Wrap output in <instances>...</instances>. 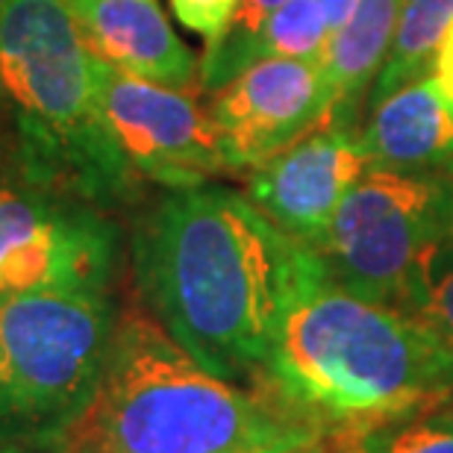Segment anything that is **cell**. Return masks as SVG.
Segmentation results:
<instances>
[{
	"label": "cell",
	"instance_id": "6da1fadb",
	"mask_svg": "<svg viewBox=\"0 0 453 453\" xmlns=\"http://www.w3.org/2000/svg\"><path fill=\"white\" fill-rule=\"evenodd\" d=\"M130 250L150 319L215 377L250 386L292 301L327 274L315 248L212 183L165 188L135 219Z\"/></svg>",
	"mask_w": 453,
	"mask_h": 453
},
{
	"label": "cell",
	"instance_id": "7a4b0ae2",
	"mask_svg": "<svg viewBox=\"0 0 453 453\" xmlns=\"http://www.w3.org/2000/svg\"><path fill=\"white\" fill-rule=\"evenodd\" d=\"M342 453L453 395V350L401 310L324 274L288 306L259 383Z\"/></svg>",
	"mask_w": 453,
	"mask_h": 453
},
{
	"label": "cell",
	"instance_id": "3957f363",
	"mask_svg": "<svg viewBox=\"0 0 453 453\" xmlns=\"http://www.w3.org/2000/svg\"><path fill=\"white\" fill-rule=\"evenodd\" d=\"M0 157L4 174L104 212L139 195L65 0H9L0 15Z\"/></svg>",
	"mask_w": 453,
	"mask_h": 453
},
{
	"label": "cell",
	"instance_id": "277c9868",
	"mask_svg": "<svg viewBox=\"0 0 453 453\" xmlns=\"http://www.w3.org/2000/svg\"><path fill=\"white\" fill-rule=\"evenodd\" d=\"M321 441L262 388L215 377L144 312L118 319L101 392L65 450L286 453Z\"/></svg>",
	"mask_w": 453,
	"mask_h": 453
},
{
	"label": "cell",
	"instance_id": "5b68a950",
	"mask_svg": "<svg viewBox=\"0 0 453 453\" xmlns=\"http://www.w3.org/2000/svg\"><path fill=\"white\" fill-rule=\"evenodd\" d=\"M110 292L0 297V445L62 453L101 392Z\"/></svg>",
	"mask_w": 453,
	"mask_h": 453
},
{
	"label": "cell",
	"instance_id": "8992f818",
	"mask_svg": "<svg viewBox=\"0 0 453 453\" xmlns=\"http://www.w3.org/2000/svg\"><path fill=\"white\" fill-rule=\"evenodd\" d=\"M453 235V171H365L315 253L336 286L406 310Z\"/></svg>",
	"mask_w": 453,
	"mask_h": 453
},
{
	"label": "cell",
	"instance_id": "52a82bcc",
	"mask_svg": "<svg viewBox=\"0 0 453 453\" xmlns=\"http://www.w3.org/2000/svg\"><path fill=\"white\" fill-rule=\"evenodd\" d=\"M121 230L92 203L0 174V297L110 292Z\"/></svg>",
	"mask_w": 453,
	"mask_h": 453
},
{
	"label": "cell",
	"instance_id": "ba28073f",
	"mask_svg": "<svg viewBox=\"0 0 453 453\" xmlns=\"http://www.w3.org/2000/svg\"><path fill=\"white\" fill-rule=\"evenodd\" d=\"M97 106L139 180L188 188L230 174L210 110L192 95L110 65L92 53Z\"/></svg>",
	"mask_w": 453,
	"mask_h": 453
},
{
	"label": "cell",
	"instance_id": "9c48e42d",
	"mask_svg": "<svg viewBox=\"0 0 453 453\" xmlns=\"http://www.w3.org/2000/svg\"><path fill=\"white\" fill-rule=\"evenodd\" d=\"M210 115L230 174H250L333 115L324 57L253 62L212 92Z\"/></svg>",
	"mask_w": 453,
	"mask_h": 453
},
{
	"label": "cell",
	"instance_id": "30bf717a",
	"mask_svg": "<svg viewBox=\"0 0 453 453\" xmlns=\"http://www.w3.org/2000/svg\"><path fill=\"white\" fill-rule=\"evenodd\" d=\"M371 157L348 124L327 118L248 174V197L292 239L319 248Z\"/></svg>",
	"mask_w": 453,
	"mask_h": 453
},
{
	"label": "cell",
	"instance_id": "8fae6325",
	"mask_svg": "<svg viewBox=\"0 0 453 453\" xmlns=\"http://www.w3.org/2000/svg\"><path fill=\"white\" fill-rule=\"evenodd\" d=\"M86 48L97 59L150 83L188 92L201 62L171 30L157 0H65Z\"/></svg>",
	"mask_w": 453,
	"mask_h": 453
},
{
	"label": "cell",
	"instance_id": "7c38bea8",
	"mask_svg": "<svg viewBox=\"0 0 453 453\" xmlns=\"http://www.w3.org/2000/svg\"><path fill=\"white\" fill-rule=\"evenodd\" d=\"M371 168L453 171V106L433 74L371 104L359 133Z\"/></svg>",
	"mask_w": 453,
	"mask_h": 453
},
{
	"label": "cell",
	"instance_id": "4fadbf2b",
	"mask_svg": "<svg viewBox=\"0 0 453 453\" xmlns=\"http://www.w3.org/2000/svg\"><path fill=\"white\" fill-rule=\"evenodd\" d=\"M330 33L319 0H286L248 39L206 44L201 59V88L219 92L235 74L262 59H321Z\"/></svg>",
	"mask_w": 453,
	"mask_h": 453
},
{
	"label": "cell",
	"instance_id": "5bb4252c",
	"mask_svg": "<svg viewBox=\"0 0 453 453\" xmlns=\"http://www.w3.org/2000/svg\"><path fill=\"white\" fill-rule=\"evenodd\" d=\"M403 0H357L350 18L330 33L324 48V77L333 97V121L348 115L371 80L380 74L392 48Z\"/></svg>",
	"mask_w": 453,
	"mask_h": 453
},
{
	"label": "cell",
	"instance_id": "9a60e30c",
	"mask_svg": "<svg viewBox=\"0 0 453 453\" xmlns=\"http://www.w3.org/2000/svg\"><path fill=\"white\" fill-rule=\"evenodd\" d=\"M453 24V0H403L392 48L377 74L371 104L383 101L397 88L415 83L427 74L430 59L436 57L441 35Z\"/></svg>",
	"mask_w": 453,
	"mask_h": 453
},
{
	"label": "cell",
	"instance_id": "2e32d148",
	"mask_svg": "<svg viewBox=\"0 0 453 453\" xmlns=\"http://www.w3.org/2000/svg\"><path fill=\"white\" fill-rule=\"evenodd\" d=\"M403 312L412 315L445 348L453 350V235L433 259L427 280Z\"/></svg>",
	"mask_w": 453,
	"mask_h": 453
},
{
	"label": "cell",
	"instance_id": "e0dca14e",
	"mask_svg": "<svg viewBox=\"0 0 453 453\" xmlns=\"http://www.w3.org/2000/svg\"><path fill=\"white\" fill-rule=\"evenodd\" d=\"M365 453H453V415L427 410L397 421L374 433Z\"/></svg>",
	"mask_w": 453,
	"mask_h": 453
},
{
	"label": "cell",
	"instance_id": "ac0fdd59",
	"mask_svg": "<svg viewBox=\"0 0 453 453\" xmlns=\"http://www.w3.org/2000/svg\"><path fill=\"white\" fill-rule=\"evenodd\" d=\"M242 0H171L177 21L188 30L201 33L206 42L219 39L230 27Z\"/></svg>",
	"mask_w": 453,
	"mask_h": 453
},
{
	"label": "cell",
	"instance_id": "d6986e66",
	"mask_svg": "<svg viewBox=\"0 0 453 453\" xmlns=\"http://www.w3.org/2000/svg\"><path fill=\"white\" fill-rule=\"evenodd\" d=\"M283 4H286V0H242L239 9H235L230 27H226L219 39H212V42H242V39H248V35L257 33L262 27V21H265V18Z\"/></svg>",
	"mask_w": 453,
	"mask_h": 453
},
{
	"label": "cell",
	"instance_id": "ffe728a7",
	"mask_svg": "<svg viewBox=\"0 0 453 453\" xmlns=\"http://www.w3.org/2000/svg\"><path fill=\"white\" fill-rule=\"evenodd\" d=\"M433 77L441 88V95L448 97V104L453 106V24L448 27V33L441 35V44L433 57Z\"/></svg>",
	"mask_w": 453,
	"mask_h": 453
},
{
	"label": "cell",
	"instance_id": "44dd1931",
	"mask_svg": "<svg viewBox=\"0 0 453 453\" xmlns=\"http://www.w3.org/2000/svg\"><path fill=\"white\" fill-rule=\"evenodd\" d=\"M319 4L324 9V15H327L330 30H336V27H342L350 18L353 6H357V0H319Z\"/></svg>",
	"mask_w": 453,
	"mask_h": 453
},
{
	"label": "cell",
	"instance_id": "7402d4cb",
	"mask_svg": "<svg viewBox=\"0 0 453 453\" xmlns=\"http://www.w3.org/2000/svg\"><path fill=\"white\" fill-rule=\"evenodd\" d=\"M286 453H342V450L333 448L330 441H312V445H301V448H292Z\"/></svg>",
	"mask_w": 453,
	"mask_h": 453
},
{
	"label": "cell",
	"instance_id": "603a6c76",
	"mask_svg": "<svg viewBox=\"0 0 453 453\" xmlns=\"http://www.w3.org/2000/svg\"><path fill=\"white\" fill-rule=\"evenodd\" d=\"M0 453H53V450H30V448H4L0 445ZM65 453V450H62Z\"/></svg>",
	"mask_w": 453,
	"mask_h": 453
},
{
	"label": "cell",
	"instance_id": "cb8c5ba5",
	"mask_svg": "<svg viewBox=\"0 0 453 453\" xmlns=\"http://www.w3.org/2000/svg\"><path fill=\"white\" fill-rule=\"evenodd\" d=\"M436 410H441V412H450V415H453V395H450L448 401L441 403V406H436Z\"/></svg>",
	"mask_w": 453,
	"mask_h": 453
},
{
	"label": "cell",
	"instance_id": "d4e9b609",
	"mask_svg": "<svg viewBox=\"0 0 453 453\" xmlns=\"http://www.w3.org/2000/svg\"><path fill=\"white\" fill-rule=\"evenodd\" d=\"M6 4H9V0H0V15H4V9H6Z\"/></svg>",
	"mask_w": 453,
	"mask_h": 453
},
{
	"label": "cell",
	"instance_id": "484cf974",
	"mask_svg": "<svg viewBox=\"0 0 453 453\" xmlns=\"http://www.w3.org/2000/svg\"><path fill=\"white\" fill-rule=\"evenodd\" d=\"M65 453H77V450H65Z\"/></svg>",
	"mask_w": 453,
	"mask_h": 453
}]
</instances>
